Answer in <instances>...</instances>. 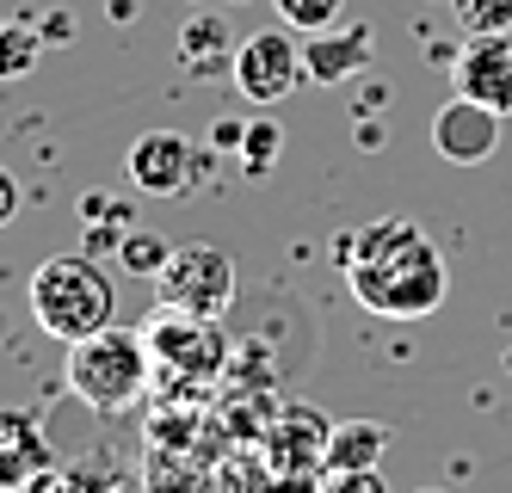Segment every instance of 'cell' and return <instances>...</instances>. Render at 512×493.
I'll return each instance as SVG.
<instances>
[{"instance_id": "3957f363", "label": "cell", "mask_w": 512, "mask_h": 493, "mask_svg": "<svg viewBox=\"0 0 512 493\" xmlns=\"http://www.w3.org/2000/svg\"><path fill=\"white\" fill-rule=\"evenodd\" d=\"M155 383V358H149V333L130 327H99L68 346V395L87 401L93 413H130Z\"/></svg>"}, {"instance_id": "9a60e30c", "label": "cell", "mask_w": 512, "mask_h": 493, "mask_svg": "<svg viewBox=\"0 0 512 493\" xmlns=\"http://www.w3.org/2000/svg\"><path fill=\"white\" fill-rule=\"evenodd\" d=\"M278 7V19L290 25V31H327V25H340V13H346V0H272Z\"/></svg>"}, {"instance_id": "8992f818", "label": "cell", "mask_w": 512, "mask_h": 493, "mask_svg": "<svg viewBox=\"0 0 512 493\" xmlns=\"http://www.w3.org/2000/svg\"><path fill=\"white\" fill-rule=\"evenodd\" d=\"M303 50H297V37L290 31H253L235 44V62H229V81L235 93L260 111V105H284L290 93L303 87Z\"/></svg>"}, {"instance_id": "6da1fadb", "label": "cell", "mask_w": 512, "mask_h": 493, "mask_svg": "<svg viewBox=\"0 0 512 493\" xmlns=\"http://www.w3.org/2000/svg\"><path fill=\"white\" fill-rule=\"evenodd\" d=\"M346 290L358 309L383 321H420L445 302V259H438L432 235L408 216H377L358 235H346Z\"/></svg>"}, {"instance_id": "5bb4252c", "label": "cell", "mask_w": 512, "mask_h": 493, "mask_svg": "<svg viewBox=\"0 0 512 493\" xmlns=\"http://www.w3.org/2000/svg\"><path fill=\"white\" fill-rule=\"evenodd\" d=\"M179 62H186L192 74L229 68V62H235V37H229V25L216 19V13H192L186 25H179Z\"/></svg>"}, {"instance_id": "ffe728a7", "label": "cell", "mask_w": 512, "mask_h": 493, "mask_svg": "<svg viewBox=\"0 0 512 493\" xmlns=\"http://www.w3.org/2000/svg\"><path fill=\"white\" fill-rule=\"evenodd\" d=\"M321 493H389V487H383L377 469H352V475H327Z\"/></svg>"}, {"instance_id": "d6986e66", "label": "cell", "mask_w": 512, "mask_h": 493, "mask_svg": "<svg viewBox=\"0 0 512 493\" xmlns=\"http://www.w3.org/2000/svg\"><path fill=\"white\" fill-rule=\"evenodd\" d=\"M31 50H38V44H31V37H19L7 19H0V74H25V68H31Z\"/></svg>"}, {"instance_id": "cb8c5ba5", "label": "cell", "mask_w": 512, "mask_h": 493, "mask_svg": "<svg viewBox=\"0 0 512 493\" xmlns=\"http://www.w3.org/2000/svg\"><path fill=\"white\" fill-rule=\"evenodd\" d=\"M506 364H512V358H506Z\"/></svg>"}, {"instance_id": "7c38bea8", "label": "cell", "mask_w": 512, "mask_h": 493, "mask_svg": "<svg viewBox=\"0 0 512 493\" xmlns=\"http://www.w3.org/2000/svg\"><path fill=\"white\" fill-rule=\"evenodd\" d=\"M364 62H371V31H364V25H358V31H334V25L315 31V37H309V56H303V68L315 74L321 87L346 81V74L364 68Z\"/></svg>"}, {"instance_id": "52a82bcc", "label": "cell", "mask_w": 512, "mask_h": 493, "mask_svg": "<svg viewBox=\"0 0 512 493\" xmlns=\"http://www.w3.org/2000/svg\"><path fill=\"white\" fill-rule=\"evenodd\" d=\"M327 438H334V420H327L321 407L290 401V407H278V420L260 432V457H266L272 475H309L327 457Z\"/></svg>"}, {"instance_id": "2e32d148", "label": "cell", "mask_w": 512, "mask_h": 493, "mask_svg": "<svg viewBox=\"0 0 512 493\" xmlns=\"http://www.w3.org/2000/svg\"><path fill=\"white\" fill-rule=\"evenodd\" d=\"M167 253H173V241H161V235H149V229H130V235L118 241V259L130 265L136 278H155L161 265H167Z\"/></svg>"}, {"instance_id": "7a4b0ae2", "label": "cell", "mask_w": 512, "mask_h": 493, "mask_svg": "<svg viewBox=\"0 0 512 493\" xmlns=\"http://www.w3.org/2000/svg\"><path fill=\"white\" fill-rule=\"evenodd\" d=\"M31 315L56 346H75L118 321V284L93 253H50L31 272Z\"/></svg>"}, {"instance_id": "7402d4cb", "label": "cell", "mask_w": 512, "mask_h": 493, "mask_svg": "<svg viewBox=\"0 0 512 493\" xmlns=\"http://www.w3.org/2000/svg\"><path fill=\"white\" fill-rule=\"evenodd\" d=\"M13 493H68V475H62V469H50V475L25 481V487H13Z\"/></svg>"}, {"instance_id": "277c9868", "label": "cell", "mask_w": 512, "mask_h": 493, "mask_svg": "<svg viewBox=\"0 0 512 493\" xmlns=\"http://www.w3.org/2000/svg\"><path fill=\"white\" fill-rule=\"evenodd\" d=\"M149 358L161 370V383L173 389H210L229 364V333L216 315H186V309H161L149 315Z\"/></svg>"}, {"instance_id": "ba28073f", "label": "cell", "mask_w": 512, "mask_h": 493, "mask_svg": "<svg viewBox=\"0 0 512 493\" xmlns=\"http://www.w3.org/2000/svg\"><path fill=\"white\" fill-rule=\"evenodd\" d=\"M500 130H506V118L494 105L469 99V93H451L445 105H438V118H432V148L451 167H482L500 148Z\"/></svg>"}, {"instance_id": "8fae6325", "label": "cell", "mask_w": 512, "mask_h": 493, "mask_svg": "<svg viewBox=\"0 0 512 493\" xmlns=\"http://www.w3.org/2000/svg\"><path fill=\"white\" fill-rule=\"evenodd\" d=\"M50 469H56V457L38 432V413H0V493H13Z\"/></svg>"}, {"instance_id": "44dd1931", "label": "cell", "mask_w": 512, "mask_h": 493, "mask_svg": "<svg viewBox=\"0 0 512 493\" xmlns=\"http://www.w3.org/2000/svg\"><path fill=\"white\" fill-rule=\"evenodd\" d=\"M13 216H19V179H13L7 167H0V229H7Z\"/></svg>"}, {"instance_id": "5b68a950", "label": "cell", "mask_w": 512, "mask_h": 493, "mask_svg": "<svg viewBox=\"0 0 512 493\" xmlns=\"http://www.w3.org/2000/svg\"><path fill=\"white\" fill-rule=\"evenodd\" d=\"M155 302L161 309H186V315H229L235 302V259L216 241H173L167 265L155 272Z\"/></svg>"}, {"instance_id": "e0dca14e", "label": "cell", "mask_w": 512, "mask_h": 493, "mask_svg": "<svg viewBox=\"0 0 512 493\" xmlns=\"http://www.w3.org/2000/svg\"><path fill=\"white\" fill-rule=\"evenodd\" d=\"M457 25L475 37V31H512V0H451Z\"/></svg>"}, {"instance_id": "4fadbf2b", "label": "cell", "mask_w": 512, "mask_h": 493, "mask_svg": "<svg viewBox=\"0 0 512 493\" xmlns=\"http://www.w3.org/2000/svg\"><path fill=\"white\" fill-rule=\"evenodd\" d=\"M389 450V426L377 420H340L334 438H327V457H321V475H352V469H377Z\"/></svg>"}, {"instance_id": "30bf717a", "label": "cell", "mask_w": 512, "mask_h": 493, "mask_svg": "<svg viewBox=\"0 0 512 493\" xmlns=\"http://www.w3.org/2000/svg\"><path fill=\"white\" fill-rule=\"evenodd\" d=\"M124 167H130L136 192L179 198V192H192V179H198V148H192V136H179V130H149V136L130 142Z\"/></svg>"}, {"instance_id": "603a6c76", "label": "cell", "mask_w": 512, "mask_h": 493, "mask_svg": "<svg viewBox=\"0 0 512 493\" xmlns=\"http://www.w3.org/2000/svg\"><path fill=\"white\" fill-rule=\"evenodd\" d=\"M420 493H445V487H420Z\"/></svg>"}, {"instance_id": "9c48e42d", "label": "cell", "mask_w": 512, "mask_h": 493, "mask_svg": "<svg viewBox=\"0 0 512 493\" xmlns=\"http://www.w3.org/2000/svg\"><path fill=\"white\" fill-rule=\"evenodd\" d=\"M451 93H469L512 118V31H475L451 62Z\"/></svg>"}, {"instance_id": "ac0fdd59", "label": "cell", "mask_w": 512, "mask_h": 493, "mask_svg": "<svg viewBox=\"0 0 512 493\" xmlns=\"http://www.w3.org/2000/svg\"><path fill=\"white\" fill-rule=\"evenodd\" d=\"M241 161H247V173H266V167L278 161V130H272V124H253V130L241 136Z\"/></svg>"}]
</instances>
